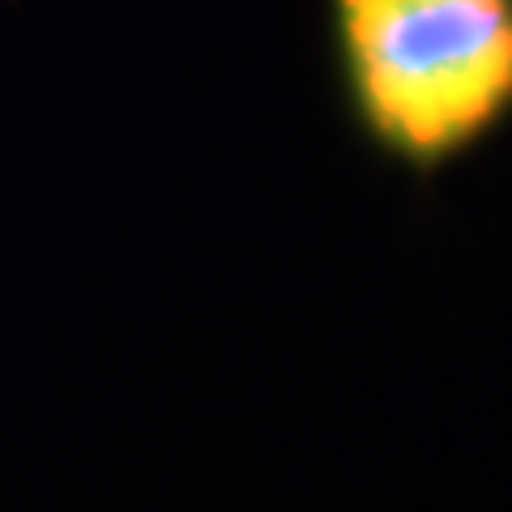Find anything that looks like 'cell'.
Masks as SVG:
<instances>
[{"mask_svg": "<svg viewBox=\"0 0 512 512\" xmlns=\"http://www.w3.org/2000/svg\"><path fill=\"white\" fill-rule=\"evenodd\" d=\"M346 82L410 163L466 150L512 107V0H329Z\"/></svg>", "mask_w": 512, "mask_h": 512, "instance_id": "6da1fadb", "label": "cell"}]
</instances>
